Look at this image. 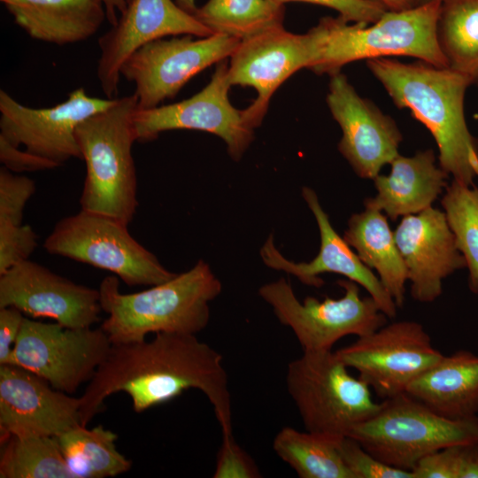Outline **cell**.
Masks as SVG:
<instances>
[{"mask_svg":"<svg viewBox=\"0 0 478 478\" xmlns=\"http://www.w3.org/2000/svg\"><path fill=\"white\" fill-rule=\"evenodd\" d=\"M220 353L197 335L158 333L152 340L112 344L105 360L81 398V423L87 426L105 399L125 392L135 412L164 404L189 389L212 404L222 436L233 435L231 396Z\"/></svg>","mask_w":478,"mask_h":478,"instance_id":"6da1fadb","label":"cell"},{"mask_svg":"<svg viewBox=\"0 0 478 478\" xmlns=\"http://www.w3.org/2000/svg\"><path fill=\"white\" fill-rule=\"evenodd\" d=\"M366 66L395 105L409 109L428 129L438 147L439 166L453 180L474 186L478 178V140L470 133L464 113L465 94L474 80L451 67L420 60L404 63L376 58L367 59Z\"/></svg>","mask_w":478,"mask_h":478,"instance_id":"7a4b0ae2","label":"cell"},{"mask_svg":"<svg viewBox=\"0 0 478 478\" xmlns=\"http://www.w3.org/2000/svg\"><path fill=\"white\" fill-rule=\"evenodd\" d=\"M100 304L107 314L100 328L112 344L141 342L150 334L197 335L210 320V303L221 292L220 280L204 260L172 279L125 294L119 277L100 283Z\"/></svg>","mask_w":478,"mask_h":478,"instance_id":"3957f363","label":"cell"},{"mask_svg":"<svg viewBox=\"0 0 478 478\" xmlns=\"http://www.w3.org/2000/svg\"><path fill=\"white\" fill-rule=\"evenodd\" d=\"M135 94L116 97L106 110L92 115L75 130L86 177L81 209L126 225L138 206L137 178L132 148L136 142L133 115Z\"/></svg>","mask_w":478,"mask_h":478,"instance_id":"277c9868","label":"cell"},{"mask_svg":"<svg viewBox=\"0 0 478 478\" xmlns=\"http://www.w3.org/2000/svg\"><path fill=\"white\" fill-rule=\"evenodd\" d=\"M442 1L418 4L403 11L388 10L373 24L348 22L341 16L323 17L326 41L310 69L329 76L354 61L406 56L437 67H449L437 40Z\"/></svg>","mask_w":478,"mask_h":478,"instance_id":"5b68a950","label":"cell"},{"mask_svg":"<svg viewBox=\"0 0 478 478\" xmlns=\"http://www.w3.org/2000/svg\"><path fill=\"white\" fill-rule=\"evenodd\" d=\"M286 385L305 430L334 442L374 416L382 404L332 350L304 351L289 362Z\"/></svg>","mask_w":478,"mask_h":478,"instance_id":"8992f818","label":"cell"},{"mask_svg":"<svg viewBox=\"0 0 478 478\" xmlns=\"http://www.w3.org/2000/svg\"><path fill=\"white\" fill-rule=\"evenodd\" d=\"M347 436L379 461L412 472L428 454L456 444L478 443V417L449 420L403 393L383 400L381 409L356 425Z\"/></svg>","mask_w":478,"mask_h":478,"instance_id":"52a82bcc","label":"cell"},{"mask_svg":"<svg viewBox=\"0 0 478 478\" xmlns=\"http://www.w3.org/2000/svg\"><path fill=\"white\" fill-rule=\"evenodd\" d=\"M44 250L109 271L128 286H152L176 274L128 232L127 225L81 209L61 219L43 242Z\"/></svg>","mask_w":478,"mask_h":478,"instance_id":"ba28073f","label":"cell"},{"mask_svg":"<svg viewBox=\"0 0 478 478\" xmlns=\"http://www.w3.org/2000/svg\"><path fill=\"white\" fill-rule=\"evenodd\" d=\"M337 284L343 289L338 299L307 297L301 302L283 277L262 285L258 294L278 320L293 331L304 351H330L346 335L373 333L386 325L388 318L372 297L360 296L358 283L346 279Z\"/></svg>","mask_w":478,"mask_h":478,"instance_id":"9c48e42d","label":"cell"},{"mask_svg":"<svg viewBox=\"0 0 478 478\" xmlns=\"http://www.w3.org/2000/svg\"><path fill=\"white\" fill-rule=\"evenodd\" d=\"M326 36L325 25L320 19L305 34H294L281 26L240 41L229 57L228 78L232 86H249L256 90L253 103L243 110L254 129L262 123L277 89L297 71L313 66Z\"/></svg>","mask_w":478,"mask_h":478,"instance_id":"30bf717a","label":"cell"},{"mask_svg":"<svg viewBox=\"0 0 478 478\" xmlns=\"http://www.w3.org/2000/svg\"><path fill=\"white\" fill-rule=\"evenodd\" d=\"M112 343L101 328H67L26 317L8 364L23 367L56 389L74 393L107 358Z\"/></svg>","mask_w":478,"mask_h":478,"instance_id":"8fae6325","label":"cell"},{"mask_svg":"<svg viewBox=\"0 0 478 478\" xmlns=\"http://www.w3.org/2000/svg\"><path fill=\"white\" fill-rule=\"evenodd\" d=\"M335 352L383 400L405 393L443 356L423 326L410 320L386 324Z\"/></svg>","mask_w":478,"mask_h":478,"instance_id":"7c38bea8","label":"cell"},{"mask_svg":"<svg viewBox=\"0 0 478 478\" xmlns=\"http://www.w3.org/2000/svg\"><path fill=\"white\" fill-rule=\"evenodd\" d=\"M193 36L155 40L126 60L120 74L135 83L138 109L155 108L173 98L195 75L229 58L240 42L224 34L197 39Z\"/></svg>","mask_w":478,"mask_h":478,"instance_id":"4fadbf2b","label":"cell"},{"mask_svg":"<svg viewBox=\"0 0 478 478\" xmlns=\"http://www.w3.org/2000/svg\"><path fill=\"white\" fill-rule=\"evenodd\" d=\"M231 86L225 59L218 63L209 83L191 97L147 110L136 108L133 115L136 141H152L170 130L204 131L221 138L232 159L239 161L252 143L255 129L243 110L230 103Z\"/></svg>","mask_w":478,"mask_h":478,"instance_id":"5bb4252c","label":"cell"},{"mask_svg":"<svg viewBox=\"0 0 478 478\" xmlns=\"http://www.w3.org/2000/svg\"><path fill=\"white\" fill-rule=\"evenodd\" d=\"M115 98L93 97L78 88L66 101L52 107L32 108L1 89L0 135L12 144L24 145L29 152L60 166L71 158H81L75 136L77 127L109 108Z\"/></svg>","mask_w":478,"mask_h":478,"instance_id":"9a60e30c","label":"cell"},{"mask_svg":"<svg viewBox=\"0 0 478 478\" xmlns=\"http://www.w3.org/2000/svg\"><path fill=\"white\" fill-rule=\"evenodd\" d=\"M6 306L67 328L91 327L102 312L99 289L73 282L30 259L0 274V308Z\"/></svg>","mask_w":478,"mask_h":478,"instance_id":"2e32d148","label":"cell"},{"mask_svg":"<svg viewBox=\"0 0 478 478\" xmlns=\"http://www.w3.org/2000/svg\"><path fill=\"white\" fill-rule=\"evenodd\" d=\"M182 35L213 34L173 0H127L117 23L98 40L96 76L106 98L118 96L121 67L133 53L155 40Z\"/></svg>","mask_w":478,"mask_h":478,"instance_id":"e0dca14e","label":"cell"},{"mask_svg":"<svg viewBox=\"0 0 478 478\" xmlns=\"http://www.w3.org/2000/svg\"><path fill=\"white\" fill-rule=\"evenodd\" d=\"M327 104L343 136L338 150L361 178L374 179L399 155L403 135L389 115L360 96L346 75H330Z\"/></svg>","mask_w":478,"mask_h":478,"instance_id":"ac0fdd59","label":"cell"},{"mask_svg":"<svg viewBox=\"0 0 478 478\" xmlns=\"http://www.w3.org/2000/svg\"><path fill=\"white\" fill-rule=\"evenodd\" d=\"M81 398L56 389L19 366L0 365V431L8 436H58L81 425Z\"/></svg>","mask_w":478,"mask_h":478,"instance_id":"d6986e66","label":"cell"},{"mask_svg":"<svg viewBox=\"0 0 478 478\" xmlns=\"http://www.w3.org/2000/svg\"><path fill=\"white\" fill-rule=\"evenodd\" d=\"M394 237L411 281L412 297L431 303L440 297L444 278L466 266L445 213L432 206L404 216Z\"/></svg>","mask_w":478,"mask_h":478,"instance_id":"ffe728a7","label":"cell"},{"mask_svg":"<svg viewBox=\"0 0 478 478\" xmlns=\"http://www.w3.org/2000/svg\"><path fill=\"white\" fill-rule=\"evenodd\" d=\"M302 196L314 215L320 235L317 256L310 262H293L287 259L276 248L274 235L260 249L262 261L268 267L296 276L302 283L320 288L324 284L320 274L334 273L345 276L362 286L389 318L397 314V305L380 279L354 253L346 241L332 227L328 214L322 209L318 196L308 187L302 189Z\"/></svg>","mask_w":478,"mask_h":478,"instance_id":"44dd1931","label":"cell"},{"mask_svg":"<svg viewBox=\"0 0 478 478\" xmlns=\"http://www.w3.org/2000/svg\"><path fill=\"white\" fill-rule=\"evenodd\" d=\"M389 175L374 178L377 195L366 198L365 207L384 211L392 220L417 214L431 206L447 187L448 173L436 164L433 150L412 157L398 155L391 162Z\"/></svg>","mask_w":478,"mask_h":478,"instance_id":"7402d4cb","label":"cell"},{"mask_svg":"<svg viewBox=\"0 0 478 478\" xmlns=\"http://www.w3.org/2000/svg\"><path fill=\"white\" fill-rule=\"evenodd\" d=\"M405 393L449 420L478 417V355L468 351L443 355Z\"/></svg>","mask_w":478,"mask_h":478,"instance_id":"603a6c76","label":"cell"},{"mask_svg":"<svg viewBox=\"0 0 478 478\" xmlns=\"http://www.w3.org/2000/svg\"><path fill=\"white\" fill-rule=\"evenodd\" d=\"M5 6L30 37L57 45L90 38L106 19L103 0H13Z\"/></svg>","mask_w":478,"mask_h":478,"instance_id":"cb8c5ba5","label":"cell"},{"mask_svg":"<svg viewBox=\"0 0 478 478\" xmlns=\"http://www.w3.org/2000/svg\"><path fill=\"white\" fill-rule=\"evenodd\" d=\"M343 239L355 249L360 260L378 274L382 284L397 307L405 302L407 269L397 246L394 233L382 211L366 207L353 214Z\"/></svg>","mask_w":478,"mask_h":478,"instance_id":"d4e9b609","label":"cell"},{"mask_svg":"<svg viewBox=\"0 0 478 478\" xmlns=\"http://www.w3.org/2000/svg\"><path fill=\"white\" fill-rule=\"evenodd\" d=\"M118 436L98 425L76 426L57 436L73 478H105L127 473L132 466L116 446Z\"/></svg>","mask_w":478,"mask_h":478,"instance_id":"484cf974","label":"cell"},{"mask_svg":"<svg viewBox=\"0 0 478 478\" xmlns=\"http://www.w3.org/2000/svg\"><path fill=\"white\" fill-rule=\"evenodd\" d=\"M285 6L273 0H207L194 16L212 34L240 41L283 26Z\"/></svg>","mask_w":478,"mask_h":478,"instance_id":"4316f807","label":"cell"},{"mask_svg":"<svg viewBox=\"0 0 478 478\" xmlns=\"http://www.w3.org/2000/svg\"><path fill=\"white\" fill-rule=\"evenodd\" d=\"M338 443L284 427L274 436L273 449L300 478H353L342 459Z\"/></svg>","mask_w":478,"mask_h":478,"instance_id":"83f0119b","label":"cell"},{"mask_svg":"<svg viewBox=\"0 0 478 478\" xmlns=\"http://www.w3.org/2000/svg\"><path fill=\"white\" fill-rule=\"evenodd\" d=\"M437 40L449 67L478 81V0H443Z\"/></svg>","mask_w":478,"mask_h":478,"instance_id":"f1b7e54d","label":"cell"},{"mask_svg":"<svg viewBox=\"0 0 478 478\" xmlns=\"http://www.w3.org/2000/svg\"><path fill=\"white\" fill-rule=\"evenodd\" d=\"M0 478H73L55 436L1 438Z\"/></svg>","mask_w":478,"mask_h":478,"instance_id":"f546056e","label":"cell"},{"mask_svg":"<svg viewBox=\"0 0 478 478\" xmlns=\"http://www.w3.org/2000/svg\"><path fill=\"white\" fill-rule=\"evenodd\" d=\"M441 204L458 250L469 271L468 285L478 293V188L455 180L446 187Z\"/></svg>","mask_w":478,"mask_h":478,"instance_id":"4dcf8cb0","label":"cell"},{"mask_svg":"<svg viewBox=\"0 0 478 478\" xmlns=\"http://www.w3.org/2000/svg\"><path fill=\"white\" fill-rule=\"evenodd\" d=\"M338 449L353 478H414L412 472L379 461L351 436L340 440Z\"/></svg>","mask_w":478,"mask_h":478,"instance_id":"1f68e13d","label":"cell"},{"mask_svg":"<svg viewBox=\"0 0 478 478\" xmlns=\"http://www.w3.org/2000/svg\"><path fill=\"white\" fill-rule=\"evenodd\" d=\"M35 181L4 166L0 169V222L22 224L23 212L35 192Z\"/></svg>","mask_w":478,"mask_h":478,"instance_id":"d6a6232c","label":"cell"},{"mask_svg":"<svg viewBox=\"0 0 478 478\" xmlns=\"http://www.w3.org/2000/svg\"><path fill=\"white\" fill-rule=\"evenodd\" d=\"M37 246L31 226L0 222V274L29 259Z\"/></svg>","mask_w":478,"mask_h":478,"instance_id":"836d02e7","label":"cell"},{"mask_svg":"<svg viewBox=\"0 0 478 478\" xmlns=\"http://www.w3.org/2000/svg\"><path fill=\"white\" fill-rule=\"evenodd\" d=\"M214 478H258L260 471L246 451L238 445L234 436H222L217 454Z\"/></svg>","mask_w":478,"mask_h":478,"instance_id":"e575fe53","label":"cell"},{"mask_svg":"<svg viewBox=\"0 0 478 478\" xmlns=\"http://www.w3.org/2000/svg\"><path fill=\"white\" fill-rule=\"evenodd\" d=\"M279 4L302 2L331 8L351 23L370 25L377 21L388 8L379 0H273Z\"/></svg>","mask_w":478,"mask_h":478,"instance_id":"d590c367","label":"cell"},{"mask_svg":"<svg viewBox=\"0 0 478 478\" xmlns=\"http://www.w3.org/2000/svg\"><path fill=\"white\" fill-rule=\"evenodd\" d=\"M461 452L462 444L435 451L421 459L412 473L414 478H459Z\"/></svg>","mask_w":478,"mask_h":478,"instance_id":"8d00e7d4","label":"cell"},{"mask_svg":"<svg viewBox=\"0 0 478 478\" xmlns=\"http://www.w3.org/2000/svg\"><path fill=\"white\" fill-rule=\"evenodd\" d=\"M0 161L13 173L50 170L59 166L41 156L21 150L0 135Z\"/></svg>","mask_w":478,"mask_h":478,"instance_id":"74e56055","label":"cell"},{"mask_svg":"<svg viewBox=\"0 0 478 478\" xmlns=\"http://www.w3.org/2000/svg\"><path fill=\"white\" fill-rule=\"evenodd\" d=\"M25 314L13 306L0 308V365L10 362Z\"/></svg>","mask_w":478,"mask_h":478,"instance_id":"f35d334b","label":"cell"},{"mask_svg":"<svg viewBox=\"0 0 478 478\" xmlns=\"http://www.w3.org/2000/svg\"><path fill=\"white\" fill-rule=\"evenodd\" d=\"M105 12L106 19L111 26H114L119 18L118 13L122 14L127 6V1L126 0H103Z\"/></svg>","mask_w":478,"mask_h":478,"instance_id":"ab89813d","label":"cell"},{"mask_svg":"<svg viewBox=\"0 0 478 478\" xmlns=\"http://www.w3.org/2000/svg\"><path fill=\"white\" fill-rule=\"evenodd\" d=\"M389 11H403L418 5L415 0H379Z\"/></svg>","mask_w":478,"mask_h":478,"instance_id":"60d3db41","label":"cell"},{"mask_svg":"<svg viewBox=\"0 0 478 478\" xmlns=\"http://www.w3.org/2000/svg\"><path fill=\"white\" fill-rule=\"evenodd\" d=\"M174 2L185 12L194 15L197 9L196 0H174Z\"/></svg>","mask_w":478,"mask_h":478,"instance_id":"b9f144b4","label":"cell"},{"mask_svg":"<svg viewBox=\"0 0 478 478\" xmlns=\"http://www.w3.org/2000/svg\"><path fill=\"white\" fill-rule=\"evenodd\" d=\"M432 1H443V0H415L417 4H425Z\"/></svg>","mask_w":478,"mask_h":478,"instance_id":"7bdbcfd3","label":"cell"},{"mask_svg":"<svg viewBox=\"0 0 478 478\" xmlns=\"http://www.w3.org/2000/svg\"><path fill=\"white\" fill-rule=\"evenodd\" d=\"M13 0H1L2 3H4V5L10 4Z\"/></svg>","mask_w":478,"mask_h":478,"instance_id":"ee69618b","label":"cell"}]
</instances>
